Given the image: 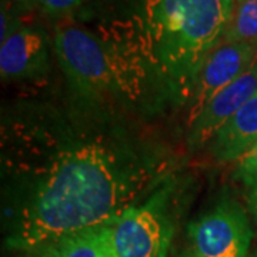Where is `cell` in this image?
Here are the masks:
<instances>
[{
  "label": "cell",
  "instance_id": "1",
  "mask_svg": "<svg viewBox=\"0 0 257 257\" xmlns=\"http://www.w3.org/2000/svg\"><path fill=\"white\" fill-rule=\"evenodd\" d=\"M23 150L8 160L18 190L6 209V246L23 254L114 221L160 175L153 157L113 132L43 128Z\"/></svg>",
  "mask_w": 257,
  "mask_h": 257
},
{
  "label": "cell",
  "instance_id": "2",
  "mask_svg": "<svg viewBox=\"0 0 257 257\" xmlns=\"http://www.w3.org/2000/svg\"><path fill=\"white\" fill-rule=\"evenodd\" d=\"M233 0H132L128 47L147 76L187 101L204 59L221 42Z\"/></svg>",
  "mask_w": 257,
  "mask_h": 257
},
{
  "label": "cell",
  "instance_id": "3",
  "mask_svg": "<svg viewBox=\"0 0 257 257\" xmlns=\"http://www.w3.org/2000/svg\"><path fill=\"white\" fill-rule=\"evenodd\" d=\"M53 49L66 77L84 97L124 94L133 99L142 93L140 83L149 77L145 67L127 52L120 55L116 47L79 25L57 26Z\"/></svg>",
  "mask_w": 257,
  "mask_h": 257
},
{
  "label": "cell",
  "instance_id": "4",
  "mask_svg": "<svg viewBox=\"0 0 257 257\" xmlns=\"http://www.w3.org/2000/svg\"><path fill=\"white\" fill-rule=\"evenodd\" d=\"M170 187L123 211L109 226V248L114 257H167L173 237L169 213Z\"/></svg>",
  "mask_w": 257,
  "mask_h": 257
},
{
  "label": "cell",
  "instance_id": "5",
  "mask_svg": "<svg viewBox=\"0 0 257 257\" xmlns=\"http://www.w3.org/2000/svg\"><path fill=\"white\" fill-rule=\"evenodd\" d=\"M192 250L199 257H248L253 231L239 203L224 199L187 227Z\"/></svg>",
  "mask_w": 257,
  "mask_h": 257
},
{
  "label": "cell",
  "instance_id": "6",
  "mask_svg": "<svg viewBox=\"0 0 257 257\" xmlns=\"http://www.w3.org/2000/svg\"><path fill=\"white\" fill-rule=\"evenodd\" d=\"M257 59V47L243 43L220 42L211 50L200 66L189 97V127L200 116L206 104L244 73Z\"/></svg>",
  "mask_w": 257,
  "mask_h": 257
},
{
  "label": "cell",
  "instance_id": "7",
  "mask_svg": "<svg viewBox=\"0 0 257 257\" xmlns=\"http://www.w3.org/2000/svg\"><path fill=\"white\" fill-rule=\"evenodd\" d=\"M257 94V59L244 73L226 86L203 109L197 120L189 127L192 149L209 145L216 133L237 111Z\"/></svg>",
  "mask_w": 257,
  "mask_h": 257
},
{
  "label": "cell",
  "instance_id": "8",
  "mask_svg": "<svg viewBox=\"0 0 257 257\" xmlns=\"http://www.w3.org/2000/svg\"><path fill=\"white\" fill-rule=\"evenodd\" d=\"M47 66L49 36L42 28L25 26L0 45V74L5 82L42 76Z\"/></svg>",
  "mask_w": 257,
  "mask_h": 257
},
{
  "label": "cell",
  "instance_id": "9",
  "mask_svg": "<svg viewBox=\"0 0 257 257\" xmlns=\"http://www.w3.org/2000/svg\"><path fill=\"white\" fill-rule=\"evenodd\" d=\"M210 153L219 162H237L257 145V94L211 139Z\"/></svg>",
  "mask_w": 257,
  "mask_h": 257
},
{
  "label": "cell",
  "instance_id": "10",
  "mask_svg": "<svg viewBox=\"0 0 257 257\" xmlns=\"http://www.w3.org/2000/svg\"><path fill=\"white\" fill-rule=\"evenodd\" d=\"M109 226L110 223L64 236L25 257H101L109 241Z\"/></svg>",
  "mask_w": 257,
  "mask_h": 257
},
{
  "label": "cell",
  "instance_id": "11",
  "mask_svg": "<svg viewBox=\"0 0 257 257\" xmlns=\"http://www.w3.org/2000/svg\"><path fill=\"white\" fill-rule=\"evenodd\" d=\"M221 42L257 47V0H233Z\"/></svg>",
  "mask_w": 257,
  "mask_h": 257
},
{
  "label": "cell",
  "instance_id": "12",
  "mask_svg": "<svg viewBox=\"0 0 257 257\" xmlns=\"http://www.w3.org/2000/svg\"><path fill=\"white\" fill-rule=\"evenodd\" d=\"M234 176L241 180L244 186L257 183V145L237 160Z\"/></svg>",
  "mask_w": 257,
  "mask_h": 257
},
{
  "label": "cell",
  "instance_id": "13",
  "mask_svg": "<svg viewBox=\"0 0 257 257\" xmlns=\"http://www.w3.org/2000/svg\"><path fill=\"white\" fill-rule=\"evenodd\" d=\"M30 2L50 15H66L77 9L86 0H30Z\"/></svg>",
  "mask_w": 257,
  "mask_h": 257
},
{
  "label": "cell",
  "instance_id": "14",
  "mask_svg": "<svg viewBox=\"0 0 257 257\" xmlns=\"http://www.w3.org/2000/svg\"><path fill=\"white\" fill-rule=\"evenodd\" d=\"M247 193H246V202H247L248 211L254 217L257 223V183H251L246 186Z\"/></svg>",
  "mask_w": 257,
  "mask_h": 257
},
{
  "label": "cell",
  "instance_id": "15",
  "mask_svg": "<svg viewBox=\"0 0 257 257\" xmlns=\"http://www.w3.org/2000/svg\"><path fill=\"white\" fill-rule=\"evenodd\" d=\"M101 257H114L113 256V253L110 251V248H109V241H107V246H106V248H104V251H103Z\"/></svg>",
  "mask_w": 257,
  "mask_h": 257
},
{
  "label": "cell",
  "instance_id": "16",
  "mask_svg": "<svg viewBox=\"0 0 257 257\" xmlns=\"http://www.w3.org/2000/svg\"><path fill=\"white\" fill-rule=\"evenodd\" d=\"M183 257H199V256H196V254H194L193 251H189V253H186Z\"/></svg>",
  "mask_w": 257,
  "mask_h": 257
},
{
  "label": "cell",
  "instance_id": "17",
  "mask_svg": "<svg viewBox=\"0 0 257 257\" xmlns=\"http://www.w3.org/2000/svg\"><path fill=\"white\" fill-rule=\"evenodd\" d=\"M248 257H257V251H256V253H253L251 256H248Z\"/></svg>",
  "mask_w": 257,
  "mask_h": 257
},
{
  "label": "cell",
  "instance_id": "18",
  "mask_svg": "<svg viewBox=\"0 0 257 257\" xmlns=\"http://www.w3.org/2000/svg\"><path fill=\"white\" fill-rule=\"evenodd\" d=\"M16 257H25V254H22V256H16Z\"/></svg>",
  "mask_w": 257,
  "mask_h": 257
}]
</instances>
